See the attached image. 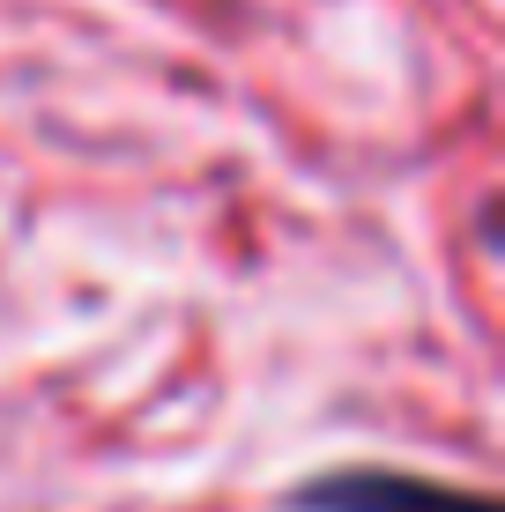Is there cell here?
<instances>
[{
	"label": "cell",
	"mask_w": 505,
	"mask_h": 512,
	"mask_svg": "<svg viewBox=\"0 0 505 512\" xmlns=\"http://www.w3.org/2000/svg\"><path fill=\"white\" fill-rule=\"evenodd\" d=\"M298 505L312 512H498L483 490H454V483H424V475H394V468H350L312 483Z\"/></svg>",
	"instance_id": "obj_1"
}]
</instances>
